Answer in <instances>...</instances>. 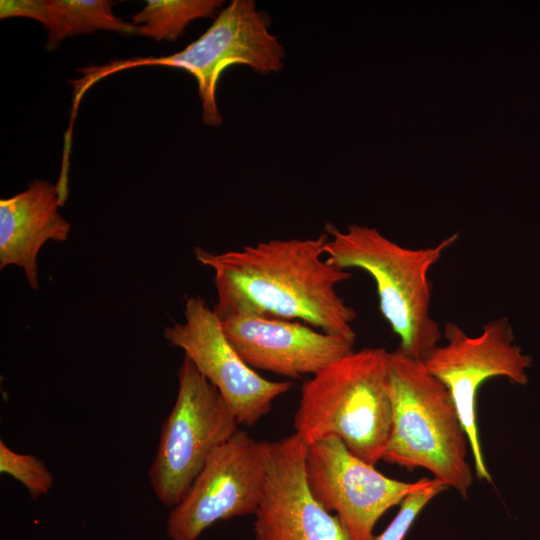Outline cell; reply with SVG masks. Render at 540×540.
<instances>
[{
	"label": "cell",
	"instance_id": "4",
	"mask_svg": "<svg viewBox=\"0 0 540 540\" xmlns=\"http://www.w3.org/2000/svg\"><path fill=\"white\" fill-rule=\"evenodd\" d=\"M389 396L392 425L382 460L409 471L424 468L466 497L473 481L470 444L449 390L423 360L397 348L390 352Z\"/></svg>",
	"mask_w": 540,
	"mask_h": 540
},
{
	"label": "cell",
	"instance_id": "11",
	"mask_svg": "<svg viewBox=\"0 0 540 540\" xmlns=\"http://www.w3.org/2000/svg\"><path fill=\"white\" fill-rule=\"evenodd\" d=\"M264 480L254 513V540H352L345 525L312 495L307 444L297 435L261 441Z\"/></svg>",
	"mask_w": 540,
	"mask_h": 540
},
{
	"label": "cell",
	"instance_id": "8",
	"mask_svg": "<svg viewBox=\"0 0 540 540\" xmlns=\"http://www.w3.org/2000/svg\"><path fill=\"white\" fill-rule=\"evenodd\" d=\"M305 476L312 495L338 516L352 540H374L378 520L430 480L404 482L389 478L375 465L351 453L335 435L307 446Z\"/></svg>",
	"mask_w": 540,
	"mask_h": 540
},
{
	"label": "cell",
	"instance_id": "9",
	"mask_svg": "<svg viewBox=\"0 0 540 540\" xmlns=\"http://www.w3.org/2000/svg\"><path fill=\"white\" fill-rule=\"evenodd\" d=\"M164 337L217 388L239 425L256 424L274 400L293 387L291 381L268 380L247 365L228 341L214 309L200 296L186 300L184 321L166 327Z\"/></svg>",
	"mask_w": 540,
	"mask_h": 540
},
{
	"label": "cell",
	"instance_id": "10",
	"mask_svg": "<svg viewBox=\"0 0 540 540\" xmlns=\"http://www.w3.org/2000/svg\"><path fill=\"white\" fill-rule=\"evenodd\" d=\"M263 480L261 441L238 429L210 455L185 497L171 508L169 539L197 540L218 521L254 515Z\"/></svg>",
	"mask_w": 540,
	"mask_h": 540
},
{
	"label": "cell",
	"instance_id": "15",
	"mask_svg": "<svg viewBox=\"0 0 540 540\" xmlns=\"http://www.w3.org/2000/svg\"><path fill=\"white\" fill-rule=\"evenodd\" d=\"M222 4L220 0H148L132 16V23L137 34L172 41L183 34L190 22L213 15Z\"/></svg>",
	"mask_w": 540,
	"mask_h": 540
},
{
	"label": "cell",
	"instance_id": "6",
	"mask_svg": "<svg viewBox=\"0 0 540 540\" xmlns=\"http://www.w3.org/2000/svg\"><path fill=\"white\" fill-rule=\"evenodd\" d=\"M177 378L176 400L147 473L156 498L170 508L181 502L210 455L239 425L217 388L186 356Z\"/></svg>",
	"mask_w": 540,
	"mask_h": 540
},
{
	"label": "cell",
	"instance_id": "2",
	"mask_svg": "<svg viewBox=\"0 0 540 540\" xmlns=\"http://www.w3.org/2000/svg\"><path fill=\"white\" fill-rule=\"evenodd\" d=\"M325 245L328 263L341 269H360L374 280L379 309L399 338L398 349L423 360L442 336L430 314V268L458 239V233L435 246L411 249L382 235L376 228L352 224L340 230L327 224Z\"/></svg>",
	"mask_w": 540,
	"mask_h": 540
},
{
	"label": "cell",
	"instance_id": "13",
	"mask_svg": "<svg viewBox=\"0 0 540 540\" xmlns=\"http://www.w3.org/2000/svg\"><path fill=\"white\" fill-rule=\"evenodd\" d=\"M57 184L34 179L28 187L0 201V269L21 267L29 286L37 290V257L49 240L66 241L70 223L59 213Z\"/></svg>",
	"mask_w": 540,
	"mask_h": 540
},
{
	"label": "cell",
	"instance_id": "1",
	"mask_svg": "<svg viewBox=\"0 0 540 540\" xmlns=\"http://www.w3.org/2000/svg\"><path fill=\"white\" fill-rule=\"evenodd\" d=\"M324 231L315 238L271 239L195 258L214 272L220 320L236 315L300 321L355 342L356 311L337 292L352 273L328 263Z\"/></svg>",
	"mask_w": 540,
	"mask_h": 540
},
{
	"label": "cell",
	"instance_id": "12",
	"mask_svg": "<svg viewBox=\"0 0 540 540\" xmlns=\"http://www.w3.org/2000/svg\"><path fill=\"white\" fill-rule=\"evenodd\" d=\"M221 323L247 365L288 378L313 376L353 351V342L300 321L236 315Z\"/></svg>",
	"mask_w": 540,
	"mask_h": 540
},
{
	"label": "cell",
	"instance_id": "3",
	"mask_svg": "<svg viewBox=\"0 0 540 540\" xmlns=\"http://www.w3.org/2000/svg\"><path fill=\"white\" fill-rule=\"evenodd\" d=\"M390 352L363 348L334 361L307 380L293 425L307 445L329 435L365 462L382 460L391 432Z\"/></svg>",
	"mask_w": 540,
	"mask_h": 540
},
{
	"label": "cell",
	"instance_id": "14",
	"mask_svg": "<svg viewBox=\"0 0 540 540\" xmlns=\"http://www.w3.org/2000/svg\"><path fill=\"white\" fill-rule=\"evenodd\" d=\"M109 0H2L0 18L27 17L48 31L46 49H55L64 39L108 30L137 34V27L117 17Z\"/></svg>",
	"mask_w": 540,
	"mask_h": 540
},
{
	"label": "cell",
	"instance_id": "17",
	"mask_svg": "<svg viewBox=\"0 0 540 540\" xmlns=\"http://www.w3.org/2000/svg\"><path fill=\"white\" fill-rule=\"evenodd\" d=\"M448 487L436 479L408 494L400 503L396 516L374 540H403L422 509Z\"/></svg>",
	"mask_w": 540,
	"mask_h": 540
},
{
	"label": "cell",
	"instance_id": "5",
	"mask_svg": "<svg viewBox=\"0 0 540 540\" xmlns=\"http://www.w3.org/2000/svg\"><path fill=\"white\" fill-rule=\"evenodd\" d=\"M267 14L257 9L253 0H233L197 40L183 50L162 57H137L112 60L104 65L78 68L81 74L71 81L75 94L85 92L103 78L140 66H167L189 72L197 81L206 125L219 126L222 116L216 103V87L225 69L247 65L261 74L283 68L285 49L269 31Z\"/></svg>",
	"mask_w": 540,
	"mask_h": 540
},
{
	"label": "cell",
	"instance_id": "7",
	"mask_svg": "<svg viewBox=\"0 0 540 540\" xmlns=\"http://www.w3.org/2000/svg\"><path fill=\"white\" fill-rule=\"evenodd\" d=\"M446 343L432 349L424 363L431 374L449 390L467 433L476 475L491 482L485 464L476 418V398L480 386L492 377H505L524 385L531 358L514 343L512 326L506 317L484 324L478 336H468L456 323L443 330Z\"/></svg>",
	"mask_w": 540,
	"mask_h": 540
},
{
	"label": "cell",
	"instance_id": "16",
	"mask_svg": "<svg viewBox=\"0 0 540 540\" xmlns=\"http://www.w3.org/2000/svg\"><path fill=\"white\" fill-rule=\"evenodd\" d=\"M0 472L22 483L34 499L46 495L54 486V477L43 460L32 454L15 452L2 440Z\"/></svg>",
	"mask_w": 540,
	"mask_h": 540
}]
</instances>
